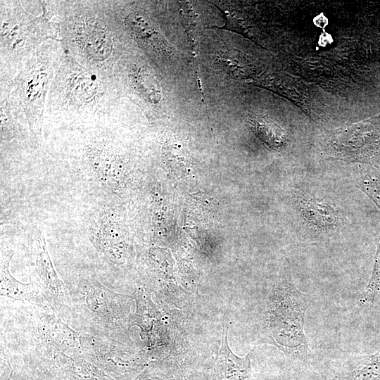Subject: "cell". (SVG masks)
<instances>
[{
	"label": "cell",
	"instance_id": "cell-13",
	"mask_svg": "<svg viewBox=\"0 0 380 380\" xmlns=\"http://www.w3.org/2000/svg\"><path fill=\"white\" fill-rule=\"evenodd\" d=\"M85 46L98 57H105L110 51L109 39L103 30L96 25H88L84 30Z\"/></svg>",
	"mask_w": 380,
	"mask_h": 380
},
{
	"label": "cell",
	"instance_id": "cell-6",
	"mask_svg": "<svg viewBox=\"0 0 380 380\" xmlns=\"http://www.w3.org/2000/svg\"><path fill=\"white\" fill-rule=\"evenodd\" d=\"M94 246L108 261L117 264L122 259V246L117 224L110 210H102L91 230Z\"/></svg>",
	"mask_w": 380,
	"mask_h": 380
},
{
	"label": "cell",
	"instance_id": "cell-1",
	"mask_svg": "<svg viewBox=\"0 0 380 380\" xmlns=\"http://www.w3.org/2000/svg\"><path fill=\"white\" fill-rule=\"evenodd\" d=\"M309 295L291 279H284L273 291L266 317L264 341L291 358L306 360L310 349L304 321L310 307Z\"/></svg>",
	"mask_w": 380,
	"mask_h": 380
},
{
	"label": "cell",
	"instance_id": "cell-3",
	"mask_svg": "<svg viewBox=\"0 0 380 380\" xmlns=\"http://www.w3.org/2000/svg\"><path fill=\"white\" fill-rule=\"evenodd\" d=\"M33 260L32 282L42 291L51 312L56 315L70 310L69 291L58 277L49 255L45 239L37 227L32 232Z\"/></svg>",
	"mask_w": 380,
	"mask_h": 380
},
{
	"label": "cell",
	"instance_id": "cell-12",
	"mask_svg": "<svg viewBox=\"0 0 380 380\" xmlns=\"http://www.w3.org/2000/svg\"><path fill=\"white\" fill-rule=\"evenodd\" d=\"M361 167L357 175L355 185L380 210V167L370 164Z\"/></svg>",
	"mask_w": 380,
	"mask_h": 380
},
{
	"label": "cell",
	"instance_id": "cell-9",
	"mask_svg": "<svg viewBox=\"0 0 380 380\" xmlns=\"http://www.w3.org/2000/svg\"><path fill=\"white\" fill-rule=\"evenodd\" d=\"M332 380H380V350L348 362Z\"/></svg>",
	"mask_w": 380,
	"mask_h": 380
},
{
	"label": "cell",
	"instance_id": "cell-8",
	"mask_svg": "<svg viewBox=\"0 0 380 380\" xmlns=\"http://www.w3.org/2000/svg\"><path fill=\"white\" fill-rule=\"evenodd\" d=\"M251 354L243 357L235 355L228 345L227 329L224 328L215 367V380H246L251 371Z\"/></svg>",
	"mask_w": 380,
	"mask_h": 380
},
{
	"label": "cell",
	"instance_id": "cell-10",
	"mask_svg": "<svg viewBox=\"0 0 380 380\" xmlns=\"http://www.w3.org/2000/svg\"><path fill=\"white\" fill-rule=\"evenodd\" d=\"M89 160L94 173L106 187L115 189L118 178V163L108 148L96 147L91 150Z\"/></svg>",
	"mask_w": 380,
	"mask_h": 380
},
{
	"label": "cell",
	"instance_id": "cell-2",
	"mask_svg": "<svg viewBox=\"0 0 380 380\" xmlns=\"http://www.w3.org/2000/svg\"><path fill=\"white\" fill-rule=\"evenodd\" d=\"M70 310L82 322L84 333L120 341L129 324V299L94 278L82 279L69 291Z\"/></svg>",
	"mask_w": 380,
	"mask_h": 380
},
{
	"label": "cell",
	"instance_id": "cell-11",
	"mask_svg": "<svg viewBox=\"0 0 380 380\" xmlns=\"http://www.w3.org/2000/svg\"><path fill=\"white\" fill-rule=\"evenodd\" d=\"M299 204L303 216L316 227L324 229L337 223L338 214L330 204L308 197H302Z\"/></svg>",
	"mask_w": 380,
	"mask_h": 380
},
{
	"label": "cell",
	"instance_id": "cell-7",
	"mask_svg": "<svg viewBox=\"0 0 380 380\" xmlns=\"http://www.w3.org/2000/svg\"><path fill=\"white\" fill-rule=\"evenodd\" d=\"M349 139V158L368 163L380 148V130L371 121L353 125Z\"/></svg>",
	"mask_w": 380,
	"mask_h": 380
},
{
	"label": "cell",
	"instance_id": "cell-5",
	"mask_svg": "<svg viewBox=\"0 0 380 380\" xmlns=\"http://www.w3.org/2000/svg\"><path fill=\"white\" fill-rule=\"evenodd\" d=\"M13 255L8 250L1 253V296L27 302L51 312L42 291L35 284L22 283L11 275L9 264Z\"/></svg>",
	"mask_w": 380,
	"mask_h": 380
},
{
	"label": "cell",
	"instance_id": "cell-4",
	"mask_svg": "<svg viewBox=\"0 0 380 380\" xmlns=\"http://www.w3.org/2000/svg\"><path fill=\"white\" fill-rule=\"evenodd\" d=\"M33 324L32 342L37 349L52 354L70 351L81 354L87 334L77 331L54 313L37 312Z\"/></svg>",
	"mask_w": 380,
	"mask_h": 380
},
{
	"label": "cell",
	"instance_id": "cell-14",
	"mask_svg": "<svg viewBox=\"0 0 380 380\" xmlns=\"http://www.w3.org/2000/svg\"><path fill=\"white\" fill-rule=\"evenodd\" d=\"M380 292V239L374 257L373 268L368 284L360 298L362 305H369L374 303Z\"/></svg>",
	"mask_w": 380,
	"mask_h": 380
}]
</instances>
